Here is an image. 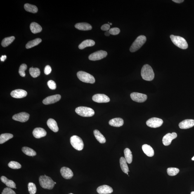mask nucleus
Masks as SVG:
<instances>
[{
    "label": "nucleus",
    "mask_w": 194,
    "mask_h": 194,
    "mask_svg": "<svg viewBox=\"0 0 194 194\" xmlns=\"http://www.w3.org/2000/svg\"><path fill=\"white\" fill-rule=\"evenodd\" d=\"M141 75L143 79L147 81H152L155 77L153 69L148 65L143 66L141 70Z\"/></svg>",
    "instance_id": "obj_1"
},
{
    "label": "nucleus",
    "mask_w": 194,
    "mask_h": 194,
    "mask_svg": "<svg viewBox=\"0 0 194 194\" xmlns=\"http://www.w3.org/2000/svg\"><path fill=\"white\" fill-rule=\"evenodd\" d=\"M40 186L42 188L48 190H52L54 186V182L51 177L44 176H41L39 178Z\"/></svg>",
    "instance_id": "obj_2"
},
{
    "label": "nucleus",
    "mask_w": 194,
    "mask_h": 194,
    "mask_svg": "<svg viewBox=\"0 0 194 194\" xmlns=\"http://www.w3.org/2000/svg\"><path fill=\"white\" fill-rule=\"evenodd\" d=\"M170 38L173 44L178 48L186 49L188 48V43L184 38L179 36L171 35Z\"/></svg>",
    "instance_id": "obj_3"
},
{
    "label": "nucleus",
    "mask_w": 194,
    "mask_h": 194,
    "mask_svg": "<svg viewBox=\"0 0 194 194\" xmlns=\"http://www.w3.org/2000/svg\"><path fill=\"white\" fill-rule=\"evenodd\" d=\"M147 40L146 37L144 35H140L137 38L130 48L131 52H134L139 50L144 44Z\"/></svg>",
    "instance_id": "obj_4"
},
{
    "label": "nucleus",
    "mask_w": 194,
    "mask_h": 194,
    "mask_svg": "<svg viewBox=\"0 0 194 194\" xmlns=\"http://www.w3.org/2000/svg\"><path fill=\"white\" fill-rule=\"evenodd\" d=\"M76 113L83 117H91L95 114L94 111L91 108L85 107H79L75 110Z\"/></svg>",
    "instance_id": "obj_5"
},
{
    "label": "nucleus",
    "mask_w": 194,
    "mask_h": 194,
    "mask_svg": "<svg viewBox=\"0 0 194 194\" xmlns=\"http://www.w3.org/2000/svg\"><path fill=\"white\" fill-rule=\"evenodd\" d=\"M77 76L79 80L83 82L93 84L95 82V79L93 76L82 71L78 72Z\"/></svg>",
    "instance_id": "obj_6"
},
{
    "label": "nucleus",
    "mask_w": 194,
    "mask_h": 194,
    "mask_svg": "<svg viewBox=\"0 0 194 194\" xmlns=\"http://www.w3.org/2000/svg\"><path fill=\"white\" fill-rule=\"evenodd\" d=\"M70 143L73 147L76 150L81 151L84 148V143L82 139L76 135L71 137Z\"/></svg>",
    "instance_id": "obj_7"
},
{
    "label": "nucleus",
    "mask_w": 194,
    "mask_h": 194,
    "mask_svg": "<svg viewBox=\"0 0 194 194\" xmlns=\"http://www.w3.org/2000/svg\"><path fill=\"white\" fill-rule=\"evenodd\" d=\"M107 55L108 53L107 51L101 50L91 54L89 55V58L90 60L96 61L105 58Z\"/></svg>",
    "instance_id": "obj_8"
},
{
    "label": "nucleus",
    "mask_w": 194,
    "mask_h": 194,
    "mask_svg": "<svg viewBox=\"0 0 194 194\" xmlns=\"http://www.w3.org/2000/svg\"><path fill=\"white\" fill-rule=\"evenodd\" d=\"M147 125L150 127L156 128L162 126L163 123L162 119L157 118H152L146 122Z\"/></svg>",
    "instance_id": "obj_9"
},
{
    "label": "nucleus",
    "mask_w": 194,
    "mask_h": 194,
    "mask_svg": "<svg viewBox=\"0 0 194 194\" xmlns=\"http://www.w3.org/2000/svg\"><path fill=\"white\" fill-rule=\"evenodd\" d=\"M131 97L133 101L138 103H143L146 101L147 99V96L146 95L138 93H131Z\"/></svg>",
    "instance_id": "obj_10"
},
{
    "label": "nucleus",
    "mask_w": 194,
    "mask_h": 194,
    "mask_svg": "<svg viewBox=\"0 0 194 194\" xmlns=\"http://www.w3.org/2000/svg\"><path fill=\"white\" fill-rule=\"evenodd\" d=\"M92 99L98 103H107L110 101V98L107 95L103 94H95L93 96Z\"/></svg>",
    "instance_id": "obj_11"
},
{
    "label": "nucleus",
    "mask_w": 194,
    "mask_h": 194,
    "mask_svg": "<svg viewBox=\"0 0 194 194\" xmlns=\"http://www.w3.org/2000/svg\"><path fill=\"white\" fill-rule=\"evenodd\" d=\"M30 115L26 112H21L15 114L12 117L13 120L21 122H25L29 120Z\"/></svg>",
    "instance_id": "obj_12"
},
{
    "label": "nucleus",
    "mask_w": 194,
    "mask_h": 194,
    "mask_svg": "<svg viewBox=\"0 0 194 194\" xmlns=\"http://www.w3.org/2000/svg\"><path fill=\"white\" fill-rule=\"evenodd\" d=\"M177 137V134L175 132L168 133L162 138L163 144L165 146H168L170 145L172 140L175 139Z\"/></svg>",
    "instance_id": "obj_13"
},
{
    "label": "nucleus",
    "mask_w": 194,
    "mask_h": 194,
    "mask_svg": "<svg viewBox=\"0 0 194 194\" xmlns=\"http://www.w3.org/2000/svg\"><path fill=\"white\" fill-rule=\"evenodd\" d=\"M61 98V95L59 94L48 96L43 100V103L45 105L51 104L60 101Z\"/></svg>",
    "instance_id": "obj_14"
},
{
    "label": "nucleus",
    "mask_w": 194,
    "mask_h": 194,
    "mask_svg": "<svg viewBox=\"0 0 194 194\" xmlns=\"http://www.w3.org/2000/svg\"><path fill=\"white\" fill-rule=\"evenodd\" d=\"M60 172L62 176L65 179H71L73 176V173L71 170L68 168L62 167L60 169Z\"/></svg>",
    "instance_id": "obj_15"
},
{
    "label": "nucleus",
    "mask_w": 194,
    "mask_h": 194,
    "mask_svg": "<svg viewBox=\"0 0 194 194\" xmlns=\"http://www.w3.org/2000/svg\"><path fill=\"white\" fill-rule=\"evenodd\" d=\"M26 91L22 89L15 90L11 92V96L14 98H24L27 96Z\"/></svg>",
    "instance_id": "obj_16"
},
{
    "label": "nucleus",
    "mask_w": 194,
    "mask_h": 194,
    "mask_svg": "<svg viewBox=\"0 0 194 194\" xmlns=\"http://www.w3.org/2000/svg\"><path fill=\"white\" fill-rule=\"evenodd\" d=\"M179 127L182 129H190L194 126V120L193 119H186L179 123Z\"/></svg>",
    "instance_id": "obj_17"
},
{
    "label": "nucleus",
    "mask_w": 194,
    "mask_h": 194,
    "mask_svg": "<svg viewBox=\"0 0 194 194\" xmlns=\"http://www.w3.org/2000/svg\"><path fill=\"white\" fill-rule=\"evenodd\" d=\"M97 191L100 194H109L112 193L113 189L111 187L108 185H104L98 187Z\"/></svg>",
    "instance_id": "obj_18"
},
{
    "label": "nucleus",
    "mask_w": 194,
    "mask_h": 194,
    "mask_svg": "<svg viewBox=\"0 0 194 194\" xmlns=\"http://www.w3.org/2000/svg\"><path fill=\"white\" fill-rule=\"evenodd\" d=\"M33 135L36 138H40L46 136L47 133L45 130L41 128H36L34 130Z\"/></svg>",
    "instance_id": "obj_19"
},
{
    "label": "nucleus",
    "mask_w": 194,
    "mask_h": 194,
    "mask_svg": "<svg viewBox=\"0 0 194 194\" xmlns=\"http://www.w3.org/2000/svg\"><path fill=\"white\" fill-rule=\"evenodd\" d=\"M47 124L49 129L54 132H58L59 130L58 125L54 119L51 118L48 119L47 122Z\"/></svg>",
    "instance_id": "obj_20"
},
{
    "label": "nucleus",
    "mask_w": 194,
    "mask_h": 194,
    "mask_svg": "<svg viewBox=\"0 0 194 194\" xmlns=\"http://www.w3.org/2000/svg\"><path fill=\"white\" fill-rule=\"evenodd\" d=\"M110 125L115 127H120L124 124V121L120 118L112 119L109 122Z\"/></svg>",
    "instance_id": "obj_21"
},
{
    "label": "nucleus",
    "mask_w": 194,
    "mask_h": 194,
    "mask_svg": "<svg viewBox=\"0 0 194 194\" xmlns=\"http://www.w3.org/2000/svg\"><path fill=\"white\" fill-rule=\"evenodd\" d=\"M76 28L79 30L82 31H88L91 30L92 27L91 25L87 23H79L76 24L75 25Z\"/></svg>",
    "instance_id": "obj_22"
},
{
    "label": "nucleus",
    "mask_w": 194,
    "mask_h": 194,
    "mask_svg": "<svg viewBox=\"0 0 194 194\" xmlns=\"http://www.w3.org/2000/svg\"><path fill=\"white\" fill-rule=\"evenodd\" d=\"M142 149L144 153L148 157H152L154 155L153 149L150 145L145 144L142 146Z\"/></svg>",
    "instance_id": "obj_23"
},
{
    "label": "nucleus",
    "mask_w": 194,
    "mask_h": 194,
    "mask_svg": "<svg viewBox=\"0 0 194 194\" xmlns=\"http://www.w3.org/2000/svg\"><path fill=\"white\" fill-rule=\"evenodd\" d=\"M1 179L3 183L5 184L7 187L10 188H13L16 189V185L15 184L12 180H9L6 176H1Z\"/></svg>",
    "instance_id": "obj_24"
},
{
    "label": "nucleus",
    "mask_w": 194,
    "mask_h": 194,
    "mask_svg": "<svg viewBox=\"0 0 194 194\" xmlns=\"http://www.w3.org/2000/svg\"><path fill=\"white\" fill-rule=\"evenodd\" d=\"M30 29L32 33L37 34L42 31V28L40 25L36 22H32L30 24Z\"/></svg>",
    "instance_id": "obj_25"
},
{
    "label": "nucleus",
    "mask_w": 194,
    "mask_h": 194,
    "mask_svg": "<svg viewBox=\"0 0 194 194\" xmlns=\"http://www.w3.org/2000/svg\"><path fill=\"white\" fill-rule=\"evenodd\" d=\"M95 42L92 40L89 39L83 41V42L79 45V48L80 49H83L87 47L92 46H94Z\"/></svg>",
    "instance_id": "obj_26"
},
{
    "label": "nucleus",
    "mask_w": 194,
    "mask_h": 194,
    "mask_svg": "<svg viewBox=\"0 0 194 194\" xmlns=\"http://www.w3.org/2000/svg\"><path fill=\"white\" fill-rule=\"evenodd\" d=\"M120 164L121 169L123 172L127 174L130 171L128 167L127 161L123 157H121L120 159Z\"/></svg>",
    "instance_id": "obj_27"
},
{
    "label": "nucleus",
    "mask_w": 194,
    "mask_h": 194,
    "mask_svg": "<svg viewBox=\"0 0 194 194\" xmlns=\"http://www.w3.org/2000/svg\"><path fill=\"white\" fill-rule=\"evenodd\" d=\"M93 133L96 139L101 143H104L106 142L105 138L103 135L98 130H95Z\"/></svg>",
    "instance_id": "obj_28"
},
{
    "label": "nucleus",
    "mask_w": 194,
    "mask_h": 194,
    "mask_svg": "<svg viewBox=\"0 0 194 194\" xmlns=\"http://www.w3.org/2000/svg\"><path fill=\"white\" fill-rule=\"evenodd\" d=\"M125 159L128 163L131 164L132 162L133 156L132 152L129 148H126L124 150Z\"/></svg>",
    "instance_id": "obj_29"
},
{
    "label": "nucleus",
    "mask_w": 194,
    "mask_h": 194,
    "mask_svg": "<svg viewBox=\"0 0 194 194\" xmlns=\"http://www.w3.org/2000/svg\"><path fill=\"white\" fill-rule=\"evenodd\" d=\"M41 41H42V40L40 38H37V39H34V40L29 41L26 45V48L28 49V48H30L37 46Z\"/></svg>",
    "instance_id": "obj_30"
},
{
    "label": "nucleus",
    "mask_w": 194,
    "mask_h": 194,
    "mask_svg": "<svg viewBox=\"0 0 194 194\" xmlns=\"http://www.w3.org/2000/svg\"><path fill=\"white\" fill-rule=\"evenodd\" d=\"M24 8L26 11L33 13H37L38 11L37 7L28 3H27L24 5Z\"/></svg>",
    "instance_id": "obj_31"
},
{
    "label": "nucleus",
    "mask_w": 194,
    "mask_h": 194,
    "mask_svg": "<svg viewBox=\"0 0 194 194\" xmlns=\"http://www.w3.org/2000/svg\"><path fill=\"white\" fill-rule=\"evenodd\" d=\"M12 134L10 133H4L0 136V144H1L13 137Z\"/></svg>",
    "instance_id": "obj_32"
},
{
    "label": "nucleus",
    "mask_w": 194,
    "mask_h": 194,
    "mask_svg": "<svg viewBox=\"0 0 194 194\" xmlns=\"http://www.w3.org/2000/svg\"><path fill=\"white\" fill-rule=\"evenodd\" d=\"M15 37L13 36L5 38L4 39H3L2 42H1V46L3 47H6L9 46L10 44H11L15 40Z\"/></svg>",
    "instance_id": "obj_33"
},
{
    "label": "nucleus",
    "mask_w": 194,
    "mask_h": 194,
    "mask_svg": "<svg viewBox=\"0 0 194 194\" xmlns=\"http://www.w3.org/2000/svg\"><path fill=\"white\" fill-rule=\"evenodd\" d=\"M22 151L26 155L29 156L33 157L36 155V152L32 148L27 147H24L22 149Z\"/></svg>",
    "instance_id": "obj_34"
},
{
    "label": "nucleus",
    "mask_w": 194,
    "mask_h": 194,
    "mask_svg": "<svg viewBox=\"0 0 194 194\" xmlns=\"http://www.w3.org/2000/svg\"><path fill=\"white\" fill-rule=\"evenodd\" d=\"M29 72L31 76L33 78H36L40 75V71L37 68H30L29 69Z\"/></svg>",
    "instance_id": "obj_35"
},
{
    "label": "nucleus",
    "mask_w": 194,
    "mask_h": 194,
    "mask_svg": "<svg viewBox=\"0 0 194 194\" xmlns=\"http://www.w3.org/2000/svg\"><path fill=\"white\" fill-rule=\"evenodd\" d=\"M167 172L169 176H175L179 172V170L176 168H168Z\"/></svg>",
    "instance_id": "obj_36"
},
{
    "label": "nucleus",
    "mask_w": 194,
    "mask_h": 194,
    "mask_svg": "<svg viewBox=\"0 0 194 194\" xmlns=\"http://www.w3.org/2000/svg\"><path fill=\"white\" fill-rule=\"evenodd\" d=\"M8 166L11 168L14 169H20L22 166L18 162L15 161H11L9 163Z\"/></svg>",
    "instance_id": "obj_37"
},
{
    "label": "nucleus",
    "mask_w": 194,
    "mask_h": 194,
    "mask_svg": "<svg viewBox=\"0 0 194 194\" xmlns=\"http://www.w3.org/2000/svg\"><path fill=\"white\" fill-rule=\"evenodd\" d=\"M28 187L29 192L30 194L36 193L37 189L35 184L32 182L29 183L28 185Z\"/></svg>",
    "instance_id": "obj_38"
},
{
    "label": "nucleus",
    "mask_w": 194,
    "mask_h": 194,
    "mask_svg": "<svg viewBox=\"0 0 194 194\" xmlns=\"http://www.w3.org/2000/svg\"><path fill=\"white\" fill-rule=\"evenodd\" d=\"M27 65L25 64H22L20 65L19 70V73L22 77H25L26 76L25 71L27 70Z\"/></svg>",
    "instance_id": "obj_39"
},
{
    "label": "nucleus",
    "mask_w": 194,
    "mask_h": 194,
    "mask_svg": "<svg viewBox=\"0 0 194 194\" xmlns=\"http://www.w3.org/2000/svg\"><path fill=\"white\" fill-rule=\"evenodd\" d=\"M47 85L48 87L51 90H54L56 89V84L54 81L51 80L48 81Z\"/></svg>",
    "instance_id": "obj_40"
},
{
    "label": "nucleus",
    "mask_w": 194,
    "mask_h": 194,
    "mask_svg": "<svg viewBox=\"0 0 194 194\" xmlns=\"http://www.w3.org/2000/svg\"><path fill=\"white\" fill-rule=\"evenodd\" d=\"M109 31L110 34L114 35H117L120 32V29L117 27L112 28L110 29Z\"/></svg>",
    "instance_id": "obj_41"
},
{
    "label": "nucleus",
    "mask_w": 194,
    "mask_h": 194,
    "mask_svg": "<svg viewBox=\"0 0 194 194\" xmlns=\"http://www.w3.org/2000/svg\"><path fill=\"white\" fill-rule=\"evenodd\" d=\"M1 194H16V193L11 188L7 187L3 190Z\"/></svg>",
    "instance_id": "obj_42"
},
{
    "label": "nucleus",
    "mask_w": 194,
    "mask_h": 194,
    "mask_svg": "<svg viewBox=\"0 0 194 194\" xmlns=\"http://www.w3.org/2000/svg\"><path fill=\"white\" fill-rule=\"evenodd\" d=\"M51 66L49 65L46 66L45 67L44 72L45 74L46 75H48L51 73Z\"/></svg>",
    "instance_id": "obj_43"
},
{
    "label": "nucleus",
    "mask_w": 194,
    "mask_h": 194,
    "mask_svg": "<svg viewBox=\"0 0 194 194\" xmlns=\"http://www.w3.org/2000/svg\"><path fill=\"white\" fill-rule=\"evenodd\" d=\"M110 26L108 24H105L101 27V30L104 31H108L109 30Z\"/></svg>",
    "instance_id": "obj_44"
},
{
    "label": "nucleus",
    "mask_w": 194,
    "mask_h": 194,
    "mask_svg": "<svg viewBox=\"0 0 194 194\" xmlns=\"http://www.w3.org/2000/svg\"><path fill=\"white\" fill-rule=\"evenodd\" d=\"M6 58L7 56L6 55H2V56H1V61L4 62L5 60H6Z\"/></svg>",
    "instance_id": "obj_45"
},
{
    "label": "nucleus",
    "mask_w": 194,
    "mask_h": 194,
    "mask_svg": "<svg viewBox=\"0 0 194 194\" xmlns=\"http://www.w3.org/2000/svg\"><path fill=\"white\" fill-rule=\"evenodd\" d=\"M172 1L174 2L177 3H181L183 2L184 1V0H173Z\"/></svg>",
    "instance_id": "obj_46"
},
{
    "label": "nucleus",
    "mask_w": 194,
    "mask_h": 194,
    "mask_svg": "<svg viewBox=\"0 0 194 194\" xmlns=\"http://www.w3.org/2000/svg\"><path fill=\"white\" fill-rule=\"evenodd\" d=\"M110 34L109 31H107L105 33V35L106 36H109L110 35Z\"/></svg>",
    "instance_id": "obj_47"
},
{
    "label": "nucleus",
    "mask_w": 194,
    "mask_h": 194,
    "mask_svg": "<svg viewBox=\"0 0 194 194\" xmlns=\"http://www.w3.org/2000/svg\"><path fill=\"white\" fill-rule=\"evenodd\" d=\"M192 160L193 161H194V156L193 157H192Z\"/></svg>",
    "instance_id": "obj_48"
},
{
    "label": "nucleus",
    "mask_w": 194,
    "mask_h": 194,
    "mask_svg": "<svg viewBox=\"0 0 194 194\" xmlns=\"http://www.w3.org/2000/svg\"><path fill=\"white\" fill-rule=\"evenodd\" d=\"M190 194H194V192H191V193H190Z\"/></svg>",
    "instance_id": "obj_49"
},
{
    "label": "nucleus",
    "mask_w": 194,
    "mask_h": 194,
    "mask_svg": "<svg viewBox=\"0 0 194 194\" xmlns=\"http://www.w3.org/2000/svg\"><path fill=\"white\" fill-rule=\"evenodd\" d=\"M109 24H110V25H112V23H110Z\"/></svg>",
    "instance_id": "obj_50"
},
{
    "label": "nucleus",
    "mask_w": 194,
    "mask_h": 194,
    "mask_svg": "<svg viewBox=\"0 0 194 194\" xmlns=\"http://www.w3.org/2000/svg\"><path fill=\"white\" fill-rule=\"evenodd\" d=\"M54 183H55V184H56L57 183H56V182H54Z\"/></svg>",
    "instance_id": "obj_51"
},
{
    "label": "nucleus",
    "mask_w": 194,
    "mask_h": 194,
    "mask_svg": "<svg viewBox=\"0 0 194 194\" xmlns=\"http://www.w3.org/2000/svg\"><path fill=\"white\" fill-rule=\"evenodd\" d=\"M73 194V193H70V194Z\"/></svg>",
    "instance_id": "obj_52"
}]
</instances>
